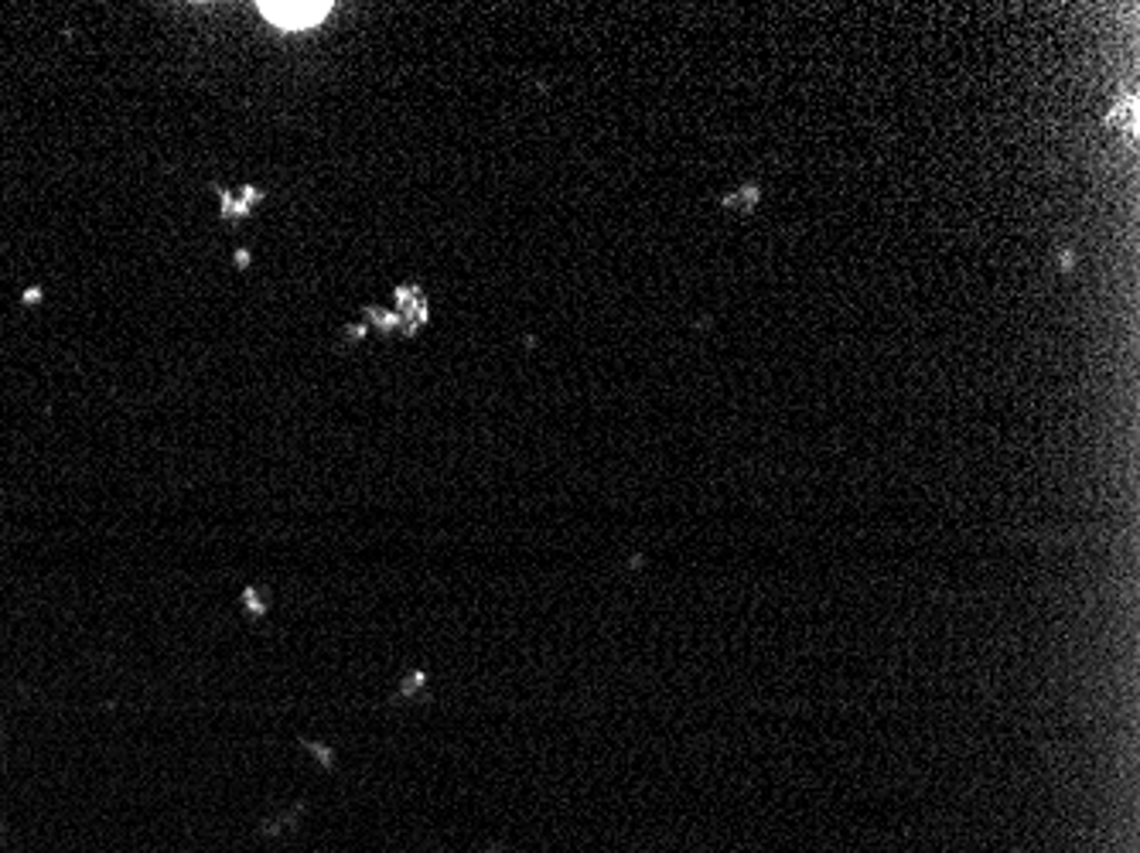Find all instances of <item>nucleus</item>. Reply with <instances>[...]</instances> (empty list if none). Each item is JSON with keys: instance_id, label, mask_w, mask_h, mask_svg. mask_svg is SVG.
<instances>
[{"instance_id": "20e7f679", "label": "nucleus", "mask_w": 1140, "mask_h": 853, "mask_svg": "<svg viewBox=\"0 0 1140 853\" xmlns=\"http://www.w3.org/2000/svg\"><path fill=\"white\" fill-rule=\"evenodd\" d=\"M21 301H24V304H38V301H41V287H31V291H24V294H21Z\"/></svg>"}, {"instance_id": "39448f33", "label": "nucleus", "mask_w": 1140, "mask_h": 853, "mask_svg": "<svg viewBox=\"0 0 1140 853\" xmlns=\"http://www.w3.org/2000/svg\"><path fill=\"white\" fill-rule=\"evenodd\" d=\"M236 263H240V266H246V263H250V253H246V250H240V253H236Z\"/></svg>"}, {"instance_id": "7ed1b4c3", "label": "nucleus", "mask_w": 1140, "mask_h": 853, "mask_svg": "<svg viewBox=\"0 0 1140 853\" xmlns=\"http://www.w3.org/2000/svg\"><path fill=\"white\" fill-rule=\"evenodd\" d=\"M240 608H243V615H250L253 621H260V618H266V611H270V598L256 588V583H246V588L240 591Z\"/></svg>"}, {"instance_id": "f257e3e1", "label": "nucleus", "mask_w": 1140, "mask_h": 853, "mask_svg": "<svg viewBox=\"0 0 1140 853\" xmlns=\"http://www.w3.org/2000/svg\"><path fill=\"white\" fill-rule=\"evenodd\" d=\"M307 816H311V802H304V799L273 802L256 813V820L250 826V840L260 846H287V843L301 840Z\"/></svg>"}, {"instance_id": "f03ea898", "label": "nucleus", "mask_w": 1140, "mask_h": 853, "mask_svg": "<svg viewBox=\"0 0 1140 853\" xmlns=\"http://www.w3.org/2000/svg\"><path fill=\"white\" fill-rule=\"evenodd\" d=\"M256 11L281 31H307L332 14V4H256Z\"/></svg>"}]
</instances>
